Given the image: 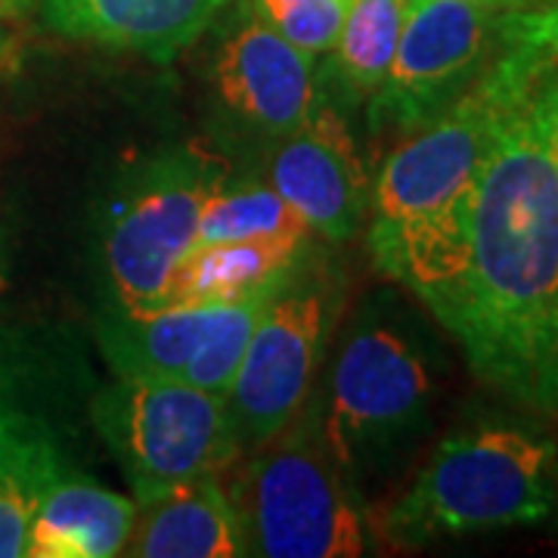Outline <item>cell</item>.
Returning <instances> with one entry per match:
<instances>
[{"mask_svg":"<svg viewBox=\"0 0 558 558\" xmlns=\"http://www.w3.org/2000/svg\"><path fill=\"white\" fill-rule=\"evenodd\" d=\"M121 556L240 558L248 543L230 487L220 475L186 481L165 497L137 506Z\"/></svg>","mask_w":558,"mask_h":558,"instance_id":"14","label":"cell"},{"mask_svg":"<svg viewBox=\"0 0 558 558\" xmlns=\"http://www.w3.org/2000/svg\"><path fill=\"white\" fill-rule=\"evenodd\" d=\"M556 444L519 425L453 432L381 509L376 537L398 549L539 524L556 509Z\"/></svg>","mask_w":558,"mask_h":558,"instance_id":"3","label":"cell"},{"mask_svg":"<svg viewBox=\"0 0 558 558\" xmlns=\"http://www.w3.org/2000/svg\"><path fill=\"white\" fill-rule=\"evenodd\" d=\"M410 0H351L329 60L319 69L317 94L341 116L373 100L391 72Z\"/></svg>","mask_w":558,"mask_h":558,"instance_id":"18","label":"cell"},{"mask_svg":"<svg viewBox=\"0 0 558 558\" xmlns=\"http://www.w3.org/2000/svg\"><path fill=\"white\" fill-rule=\"evenodd\" d=\"M539 3L410 0L391 72L366 102L369 134L400 140L435 119L519 38Z\"/></svg>","mask_w":558,"mask_h":558,"instance_id":"8","label":"cell"},{"mask_svg":"<svg viewBox=\"0 0 558 558\" xmlns=\"http://www.w3.org/2000/svg\"><path fill=\"white\" fill-rule=\"evenodd\" d=\"M311 240H314L311 230H299V233H270L255 240L196 242L193 252L180 260L165 307L240 304L267 295L292 270V264L301 258Z\"/></svg>","mask_w":558,"mask_h":558,"instance_id":"17","label":"cell"},{"mask_svg":"<svg viewBox=\"0 0 558 558\" xmlns=\"http://www.w3.org/2000/svg\"><path fill=\"white\" fill-rule=\"evenodd\" d=\"M344 295L341 264L311 240L270 292L227 391L242 453L274 438L314 391Z\"/></svg>","mask_w":558,"mask_h":558,"instance_id":"6","label":"cell"},{"mask_svg":"<svg viewBox=\"0 0 558 558\" xmlns=\"http://www.w3.org/2000/svg\"><path fill=\"white\" fill-rule=\"evenodd\" d=\"M543 112H546V128L553 140V153L558 159V65L543 78Z\"/></svg>","mask_w":558,"mask_h":558,"instance_id":"21","label":"cell"},{"mask_svg":"<svg viewBox=\"0 0 558 558\" xmlns=\"http://www.w3.org/2000/svg\"><path fill=\"white\" fill-rule=\"evenodd\" d=\"M3 53H7V35L0 32V62H3Z\"/></svg>","mask_w":558,"mask_h":558,"instance_id":"24","label":"cell"},{"mask_svg":"<svg viewBox=\"0 0 558 558\" xmlns=\"http://www.w3.org/2000/svg\"><path fill=\"white\" fill-rule=\"evenodd\" d=\"M373 260L425 301L487 388L558 416V159L543 81L506 116L469 190Z\"/></svg>","mask_w":558,"mask_h":558,"instance_id":"1","label":"cell"},{"mask_svg":"<svg viewBox=\"0 0 558 558\" xmlns=\"http://www.w3.org/2000/svg\"><path fill=\"white\" fill-rule=\"evenodd\" d=\"M245 453L227 487L248 556L354 558L373 549L376 521L323 435L317 391L274 438Z\"/></svg>","mask_w":558,"mask_h":558,"instance_id":"4","label":"cell"},{"mask_svg":"<svg viewBox=\"0 0 558 558\" xmlns=\"http://www.w3.org/2000/svg\"><path fill=\"white\" fill-rule=\"evenodd\" d=\"M299 230H307V223L267 180H218L202 205L196 242L255 240Z\"/></svg>","mask_w":558,"mask_h":558,"instance_id":"19","label":"cell"},{"mask_svg":"<svg viewBox=\"0 0 558 558\" xmlns=\"http://www.w3.org/2000/svg\"><path fill=\"white\" fill-rule=\"evenodd\" d=\"M264 180L319 240H354L366 223L373 183L357 140L348 116L319 94L299 131L274 146Z\"/></svg>","mask_w":558,"mask_h":558,"instance_id":"11","label":"cell"},{"mask_svg":"<svg viewBox=\"0 0 558 558\" xmlns=\"http://www.w3.org/2000/svg\"><path fill=\"white\" fill-rule=\"evenodd\" d=\"M233 0H40V16L62 38L134 53L149 62L178 60L215 25Z\"/></svg>","mask_w":558,"mask_h":558,"instance_id":"12","label":"cell"},{"mask_svg":"<svg viewBox=\"0 0 558 558\" xmlns=\"http://www.w3.org/2000/svg\"><path fill=\"white\" fill-rule=\"evenodd\" d=\"M240 0L208 60L218 121L242 140L277 146L295 134L317 100V65Z\"/></svg>","mask_w":558,"mask_h":558,"instance_id":"10","label":"cell"},{"mask_svg":"<svg viewBox=\"0 0 558 558\" xmlns=\"http://www.w3.org/2000/svg\"><path fill=\"white\" fill-rule=\"evenodd\" d=\"M252 10L307 57H323L339 38L351 0H248Z\"/></svg>","mask_w":558,"mask_h":558,"instance_id":"20","label":"cell"},{"mask_svg":"<svg viewBox=\"0 0 558 558\" xmlns=\"http://www.w3.org/2000/svg\"><path fill=\"white\" fill-rule=\"evenodd\" d=\"M137 515V502L102 487L100 481L65 469L40 497L28 524V558H112Z\"/></svg>","mask_w":558,"mask_h":558,"instance_id":"16","label":"cell"},{"mask_svg":"<svg viewBox=\"0 0 558 558\" xmlns=\"http://www.w3.org/2000/svg\"><path fill=\"white\" fill-rule=\"evenodd\" d=\"M240 304H171L140 314L109 301L97 323V341L116 376L183 381Z\"/></svg>","mask_w":558,"mask_h":558,"instance_id":"13","label":"cell"},{"mask_svg":"<svg viewBox=\"0 0 558 558\" xmlns=\"http://www.w3.org/2000/svg\"><path fill=\"white\" fill-rule=\"evenodd\" d=\"M40 0H0V13L3 16H25L32 10H38Z\"/></svg>","mask_w":558,"mask_h":558,"instance_id":"22","label":"cell"},{"mask_svg":"<svg viewBox=\"0 0 558 558\" xmlns=\"http://www.w3.org/2000/svg\"><path fill=\"white\" fill-rule=\"evenodd\" d=\"M558 65V0H543L527 28L457 100L381 161L366 242L373 258L440 218L469 190L506 116Z\"/></svg>","mask_w":558,"mask_h":558,"instance_id":"2","label":"cell"},{"mask_svg":"<svg viewBox=\"0 0 558 558\" xmlns=\"http://www.w3.org/2000/svg\"><path fill=\"white\" fill-rule=\"evenodd\" d=\"M432 395L425 354L398 323L363 314L348 329L319 395V418L344 475L363 497L425 428Z\"/></svg>","mask_w":558,"mask_h":558,"instance_id":"5","label":"cell"},{"mask_svg":"<svg viewBox=\"0 0 558 558\" xmlns=\"http://www.w3.org/2000/svg\"><path fill=\"white\" fill-rule=\"evenodd\" d=\"M211 161L168 153L146 161L106 205L100 255L112 304L165 307L180 260L196 245L202 205L218 183Z\"/></svg>","mask_w":558,"mask_h":558,"instance_id":"9","label":"cell"},{"mask_svg":"<svg viewBox=\"0 0 558 558\" xmlns=\"http://www.w3.org/2000/svg\"><path fill=\"white\" fill-rule=\"evenodd\" d=\"M472 3H534V0H472Z\"/></svg>","mask_w":558,"mask_h":558,"instance_id":"23","label":"cell"},{"mask_svg":"<svg viewBox=\"0 0 558 558\" xmlns=\"http://www.w3.org/2000/svg\"><path fill=\"white\" fill-rule=\"evenodd\" d=\"M90 418L137 506L242 457L227 398L186 381L116 376L90 403Z\"/></svg>","mask_w":558,"mask_h":558,"instance_id":"7","label":"cell"},{"mask_svg":"<svg viewBox=\"0 0 558 558\" xmlns=\"http://www.w3.org/2000/svg\"><path fill=\"white\" fill-rule=\"evenodd\" d=\"M0 16H3V13H0Z\"/></svg>","mask_w":558,"mask_h":558,"instance_id":"25","label":"cell"},{"mask_svg":"<svg viewBox=\"0 0 558 558\" xmlns=\"http://www.w3.org/2000/svg\"><path fill=\"white\" fill-rule=\"evenodd\" d=\"M65 472L50 425L20 400L0 351V558L25 556L40 497Z\"/></svg>","mask_w":558,"mask_h":558,"instance_id":"15","label":"cell"}]
</instances>
